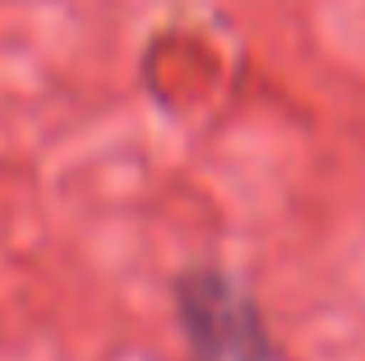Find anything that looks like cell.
Returning a JSON list of instances; mask_svg holds the SVG:
<instances>
[{"mask_svg": "<svg viewBox=\"0 0 365 361\" xmlns=\"http://www.w3.org/2000/svg\"><path fill=\"white\" fill-rule=\"evenodd\" d=\"M190 361H282L259 297L222 264H190L171 283Z\"/></svg>", "mask_w": 365, "mask_h": 361, "instance_id": "cell-1", "label": "cell"}]
</instances>
